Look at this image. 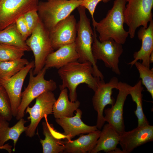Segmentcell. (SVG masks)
I'll use <instances>...</instances> for the list:
<instances>
[{
    "label": "cell",
    "instance_id": "cell-1",
    "mask_svg": "<svg viewBox=\"0 0 153 153\" xmlns=\"http://www.w3.org/2000/svg\"><path fill=\"white\" fill-rule=\"evenodd\" d=\"M58 73L62 80L60 89V90L65 88L68 89L69 98L72 102L77 100L76 89L79 85L85 84L95 92L102 80L94 75L92 65L89 62L77 61L69 63L59 69Z\"/></svg>",
    "mask_w": 153,
    "mask_h": 153
},
{
    "label": "cell",
    "instance_id": "cell-2",
    "mask_svg": "<svg viewBox=\"0 0 153 153\" xmlns=\"http://www.w3.org/2000/svg\"><path fill=\"white\" fill-rule=\"evenodd\" d=\"M126 3V0H115L104 18L99 22L92 21L100 41L112 39L122 44L125 43L129 35L124 27V12Z\"/></svg>",
    "mask_w": 153,
    "mask_h": 153
},
{
    "label": "cell",
    "instance_id": "cell-3",
    "mask_svg": "<svg viewBox=\"0 0 153 153\" xmlns=\"http://www.w3.org/2000/svg\"><path fill=\"white\" fill-rule=\"evenodd\" d=\"M79 20L77 23V35L75 41L76 51L80 62H89L92 66L94 75L101 80L104 76L99 69L92 52L94 31L90 25L89 19L86 13V8L81 5L77 8Z\"/></svg>",
    "mask_w": 153,
    "mask_h": 153
},
{
    "label": "cell",
    "instance_id": "cell-4",
    "mask_svg": "<svg viewBox=\"0 0 153 153\" xmlns=\"http://www.w3.org/2000/svg\"><path fill=\"white\" fill-rule=\"evenodd\" d=\"M82 2V0H47L39 2L37 11L40 19L49 31Z\"/></svg>",
    "mask_w": 153,
    "mask_h": 153
},
{
    "label": "cell",
    "instance_id": "cell-5",
    "mask_svg": "<svg viewBox=\"0 0 153 153\" xmlns=\"http://www.w3.org/2000/svg\"><path fill=\"white\" fill-rule=\"evenodd\" d=\"M124 14V23L128 27V31L131 39L135 37L137 29L140 26L146 28L152 20L153 0H126Z\"/></svg>",
    "mask_w": 153,
    "mask_h": 153
},
{
    "label": "cell",
    "instance_id": "cell-6",
    "mask_svg": "<svg viewBox=\"0 0 153 153\" xmlns=\"http://www.w3.org/2000/svg\"><path fill=\"white\" fill-rule=\"evenodd\" d=\"M47 70L44 67L35 76L33 74V69L29 71V82L22 93L21 102L16 116L17 120L23 118L26 109L34 99L44 92H52L57 88L56 84L54 80L45 79Z\"/></svg>",
    "mask_w": 153,
    "mask_h": 153
},
{
    "label": "cell",
    "instance_id": "cell-7",
    "mask_svg": "<svg viewBox=\"0 0 153 153\" xmlns=\"http://www.w3.org/2000/svg\"><path fill=\"white\" fill-rule=\"evenodd\" d=\"M27 45L33 54L34 58V75L44 67L46 58L53 51L49 35V31L40 19L30 35L25 41Z\"/></svg>",
    "mask_w": 153,
    "mask_h": 153
},
{
    "label": "cell",
    "instance_id": "cell-8",
    "mask_svg": "<svg viewBox=\"0 0 153 153\" xmlns=\"http://www.w3.org/2000/svg\"><path fill=\"white\" fill-rule=\"evenodd\" d=\"M93 31L92 50L95 59L96 61H102L106 67L117 75H120L118 64L119 58L123 52L122 44L112 39L100 41L97 39L94 28Z\"/></svg>",
    "mask_w": 153,
    "mask_h": 153
},
{
    "label": "cell",
    "instance_id": "cell-9",
    "mask_svg": "<svg viewBox=\"0 0 153 153\" xmlns=\"http://www.w3.org/2000/svg\"><path fill=\"white\" fill-rule=\"evenodd\" d=\"M39 0H0V31L26 13L37 10Z\"/></svg>",
    "mask_w": 153,
    "mask_h": 153
},
{
    "label": "cell",
    "instance_id": "cell-10",
    "mask_svg": "<svg viewBox=\"0 0 153 153\" xmlns=\"http://www.w3.org/2000/svg\"><path fill=\"white\" fill-rule=\"evenodd\" d=\"M56 100L52 92H45L36 98L35 103L32 107H27L26 112L29 114L27 119L30 120V123L25 131L26 136L33 137L42 119L53 114V106Z\"/></svg>",
    "mask_w": 153,
    "mask_h": 153
},
{
    "label": "cell",
    "instance_id": "cell-11",
    "mask_svg": "<svg viewBox=\"0 0 153 153\" xmlns=\"http://www.w3.org/2000/svg\"><path fill=\"white\" fill-rule=\"evenodd\" d=\"M119 81L116 77L112 78L109 81L105 82L101 80L92 98V103L94 110L97 113L96 126L98 129H101L105 121L103 115L105 107L107 105H112L115 102L112 96V90L118 89Z\"/></svg>",
    "mask_w": 153,
    "mask_h": 153
},
{
    "label": "cell",
    "instance_id": "cell-12",
    "mask_svg": "<svg viewBox=\"0 0 153 153\" xmlns=\"http://www.w3.org/2000/svg\"><path fill=\"white\" fill-rule=\"evenodd\" d=\"M34 61H32L14 75L8 78L0 79L1 85L9 97L14 117L16 116L21 102L22 90L24 80L30 70L34 67Z\"/></svg>",
    "mask_w": 153,
    "mask_h": 153
},
{
    "label": "cell",
    "instance_id": "cell-13",
    "mask_svg": "<svg viewBox=\"0 0 153 153\" xmlns=\"http://www.w3.org/2000/svg\"><path fill=\"white\" fill-rule=\"evenodd\" d=\"M130 85L119 82V92L114 103L110 108L104 110L105 121L113 127L120 135L125 131L123 117V108L125 101L129 95Z\"/></svg>",
    "mask_w": 153,
    "mask_h": 153
},
{
    "label": "cell",
    "instance_id": "cell-14",
    "mask_svg": "<svg viewBox=\"0 0 153 153\" xmlns=\"http://www.w3.org/2000/svg\"><path fill=\"white\" fill-rule=\"evenodd\" d=\"M77 23L73 15H70L60 21L49 31L54 50L75 42L77 35Z\"/></svg>",
    "mask_w": 153,
    "mask_h": 153
},
{
    "label": "cell",
    "instance_id": "cell-15",
    "mask_svg": "<svg viewBox=\"0 0 153 153\" xmlns=\"http://www.w3.org/2000/svg\"><path fill=\"white\" fill-rule=\"evenodd\" d=\"M153 141V126L148 124L126 131L120 135L119 144L124 153H130L134 149Z\"/></svg>",
    "mask_w": 153,
    "mask_h": 153
},
{
    "label": "cell",
    "instance_id": "cell-16",
    "mask_svg": "<svg viewBox=\"0 0 153 153\" xmlns=\"http://www.w3.org/2000/svg\"><path fill=\"white\" fill-rule=\"evenodd\" d=\"M76 111L75 115L72 117L56 119V122L63 129V133L67 140L80 134H88L98 129L96 125L89 126L82 122L81 110L78 109Z\"/></svg>",
    "mask_w": 153,
    "mask_h": 153
},
{
    "label": "cell",
    "instance_id": "cell-17",
    "mask_svg": "<svg viewBox=\"0 0 153 153\" xmlns=\"http://www.w3.org/2000/svg\"><path fill=\"white\" fill-rule=\"evenodd\" d=\"M146 28L141 27L137 32V36L141 41L140 49L133 54L134 60L129 63L131 67L139 60L142 61L144 65L150 68V57L153 52V21L151 20Z\"/></svg>",
    "mask_w": 153,
    "mask_h": 153
},
{
    "label": "cell",
    "instance_id": "cell-18",
    "mask_svg": "<svg viewBox=\"0 0 153 153\" xmlns=\"http://www.w3.org/2000/svg\"><path fill=\"white\" fill-rule=\"evenodd\" d=\"M45 116L46 121L42 123L44 139H40V142L42 148L43 153H59L63 152L65 147V142L62 139H65L63 133L55 129L52 124L48 122Z\"/></svg>",
    "mask_w": 153,
    "mask_h": 153
},
{
    "label": "cell",
    "instance_id": "cell-19",
    "mask_svg": "<svg viewBox=\"0 0 153 153\" xmlns=\"http://www.w3.org/2000/svg\"><path fill=\"white\" fill-rule=\"evenodd\" d=\"M79 58L74 42L62 46L49 54L44 67L47 69L52 67L59 69L69 63L78 61Z\"/></svg>",
    "mask_w": 153,
    "mask_h": 153
},
{
    "label": "cell",
    "instance_id": "cell-20",
    "mask_svg": "<svg viewBox=\"0 0 153 153\" xmlns=\"http://www.w3.org/2000/svg\"><path fill=\"white\" fill-rule=\"evenodd\" d=\"M101 131L99 129L88 133L82 134L78 139L65 142L63 152L67 153H89L95 146Z\"/></svg>",
    "mask_w": 153,
    "mask_h": 153
},
{
    "label": "cell",
    "instance_id": "cell-21",
    "mask_svg": "<svg viewBox=\"0 0 153 153\" xmlns=\"http://www.w3.org/2000/svg\"><path fill=\"white\" fill-rule=\"evenodd\" d=\"M96 144L90 153H97L103 151L111 153L119 144L120 135L109 124H104Z\"/></svg>",
    "mask_w": 153,
    "mask_h": 153
},
{
    "label": "cell",
    "instance_id": "cell-22",
    "mask_svg": "<svg viewBox=\"0 0 153 153\" xmlns=\"http://www.w3.org/2000/svg\"><path fill=\"white\" fill-rule=\"evenodd\" d=\"M58 99L53 107V114L56 119L74 116V112L79 107L80 103L78 100L72 102L69 99L67 88L61 90Z\"/></svg>",
    "mask_w": 153,
    "mask_h": 153
},
{
    "label": "cell",
    "instance_id": "cell-23",
    "mask_svg": "<svg viewBox=\"0 0 153 153\" xmlns=\"http://www.w3.org/2000/svg\"><path fill=\"white\" fill-rule=\"evenodd\" d=\"M27 122L22 118L14 126L10 127L8 121L3 119L0 123V146L4 145L8 140H12L14 142L12 151H15L16 145L20 136L27 129V126L24 125Z\"/></svg>",
    "mask_w": 153,
    "mask_h": 153
},
{
    "label": "cell",
    "instance_id": "cell-24",
    "mask_svg": "<svg viewBox=\"0 0 153 153\" xmlns=\"http://www.w3.org/2000/svg\"><path fill=\"white\" fill-rule=\"evenodd\" d=\"M0 44L16 46L26 51L31 50L19 32L15 23L0 31Z\"/></svg>",
    "mask_w": 153,
    "mask_h": 153
},
{
    "label": "cell",
    "instance_id": "cell-25",
    "mask_svg": "<svg viewBox=\"0 0 153 153\" xmlns=\"http://www.w3.org/2000/svg\"><path fill=\"white\" fill-rule=\"evenodd\" d=\"M141 80H140L134 86L130 85L129 89V94L130 95L132 100L135 103L136 105L134 113L138 119V126L149 124L143 110L142 92L143 88Z\"/></svg>",
    "mask_w": 153,
    "mask_h": 153
},
{
    "label": "cell",
    "instance_id": "cell-26",
    "mask_svg": "<svg viewBox=\"0 0 153 153\" xmlns=\"http://www.w3.org/2000/svg\"><path fill=\"white\" fill-rule=\"evenodd\" d=\"M29 62L25 58L8 61H0V79L10 78L14 75Z\"/></svg>",
    "mask_w": 153,
    "mask_h": 153
},
{
    "label": "cell",
    "instance_id": "cell-27",
    "mask_svg": "<svg viewBox=\"0 0 153 153\" xmlns=\"http://www.w3.org/2000/svg\"><path fill=\"white\" fill-rule=\"evenodd\" d=\"M26 51L20 47L6 44H0V61H8L20 59Z\"/></svg>",
    "mask_w": 153,
    "mask_h": 153
},
{
    "label": "cell",
    "instance_id": "cell-28",
    "mask_svg": "<svg viewBox=\"0 0 153 153\" xmlns=\"http://www.w3.org/2000/svg\"><path fill=\"white\" fill-rule=\"evenodd\" d=\"M139 74L142 84L145 87L147 91L149 93L153 99V70L150 69L138 61L134 65Z\"/></svg>",
    "mask_w": 153,
    "mask_h": 153
},
{
    "label": "cell",
    "instance_id": "cell-29",
    "mask_svg": "<svg viewBox=\"0 0 153 153\" xmlns=\"http://www.w3.org/2000/svg\"><path fill=\"white\" fill-rule=\"evenodd\" d=\"M0 114L8 121L12 118L11 103L9 97L4 88L0 86Z\"/></svg>",
    "mask_w": 153,
    "mask_h": 153
},
{
    "label": "cell",
    "instance_id": "cell-30",
    "mask_svg": "<svg viewBox=\"0 0 153 153\" xmlns=\"http://www.w3.org/2000/svg\"><path fill=\"white\" fill-rule=\"evenodd\" d=\"M23 16L30 35L40 20L37 10L30 11L26 13Z\"/></svg>",
    "mask_w": 153,
    "mask_h": 153
},
{
    "label": "cell",
    "instance_id": "cell-31",
    "mask_svg": "<svg viewBox=\"0 0 153 153\" xmlns=\"http://www.w3.org/2000/svg\"><path fill=\"white\" fill-rule=\"evenodd\" d=\"M111 0H82L81 6L87 9L92 18V21L95 20L94 18V14L97 4L100 2L107 3Z\"/></svg>",
    "mask_w": 153,
    "mask_h": 153
},
{
    "label": "cell",
    "instance_id": "cell-32",
    "mask_svg": "<svg viewBox=\"0 0 153 153\" xmlns=\"http://www.w3.org/2000/svg\"><path fill=\"white\" fill-rule=\"evenodd\" d=\"M15 23L19 32L25 41L30 34L23 16L19 18Z\"/></svg>",
    "mask_w": 153,
    "mask_h": 153
},
{
    "label": "cell",
    "instance_id": "cell-33",
    "mask_svg": "<svg viewBox=\"0 0 153 153\" xmlns=\"http://www.w3.org/2000/svg\"><path fill=\"white\" fill-rule=\"evenodd\" d=\"M12 146L8 143L4 144V145L0 146V149H4L7 150L8 153H11L12 150Z\"/></svg>",
    "mask_w": 153,
    "mask_h": 153
},
{
    "label": "cell",
    "instance_id": "cell-34",
    "mask_svg": "<svg viewBox=\"0 0 153 153\" xmlns=\"http://www.w3.org/2000/svg\"><path fill=\"white\" fill-rule=\"evenodd\" d=\"M111 153H124V152L122 150H121L119 148H117L116 149L113 151Z\"/></svg>",
    "mask_w": 153,
    "mask_h": 153
},
{
    "label": "cell",
    "instance_id": "cell-35",
    "mask_svg": "<svg viewBox=\"0 0 153 153\" xmlns=\"http://www.w3.org/2000/svg\"><path fill=\"white\" fill-rule=\"evenodd\" d=\"M150 64L153 62V52L151 54L150 57Z\"/></svg>",
    "mask_w": 153,
    "mask_h": 153
},
{
    "label": "cell",
    "instance_id": "cell-36",
    "mask_svg": "<svg viewBox=\"0 0 153 153\" xmlns=\"http://www.w3.org/2000/svg\"><path fill=\"white\" fill-rule=\"evenodd\" d=\"M3 119V118L2 117V116H1V114H0V123L1 122V121Z\"/></svg>",
    "mask_w": 153,
    "mask_h": 153
},
{
    "label": "cell",
    "instance_id": "cell-37",
    "mask_svg": "<svg viewBox=\"0 0 153 153\" xmlns=\"http://www.w3.org/2000/svg\"><path fill=\"white\" fill-rule=\"evenodd\" d=\"M1 85V84H0V86Z\"/></svg>",
    "mask_w": 153,
    "mask_h": 153
}]
</instances>
